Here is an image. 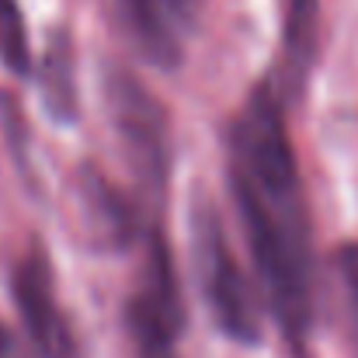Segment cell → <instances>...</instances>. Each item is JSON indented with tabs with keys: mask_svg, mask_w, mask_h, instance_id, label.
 <instances>
[{
	"mask_svg": "<svg viewBox=\"0 0 358 358\" xmlns=\"http://www.w3.org/2000/svg\"><path fill=\"white\" fill-rule=\"evenodd\" d=\"M77 185H80V195H84V213H87L91 234L101 240V243H122V240H129V234H132V213L125 209L119 192L94 167H84Z\"/></svg>",
	"mask_w": 358,
	"mask_h": 358,
	"instance_id": "7",
	"label": "cell"
},
{
	"mask_svg": "<svg viewBox=\"0 0 358 358\" xmlns=\"http://www.w3.org/2000/svg\"><path fill=\"white\" fill-rule=\"evenodd\" d=\"M192 261H195V278L216 327L240 345H257L261 303L254 296L250 278L240 268L237 254L227 243L220 216L209 206H199L192 220Z\"/></svg>",
	"mask_w": 358,
	"mask_h": 358,
	"instance_id": "2",
	"label": "cell"
},
{
	"mask_svg": "<svg viewBox=\"0 0 358 358\" xmlns=\"http://www.w3.org/2000/svg\"><path fill=\"white\" fill-rule=\"evenodd\" d=\"M320 0H285V66L292 87H299L317 59Z\"/></svg>",
	"mask_w": 358,
	"mask_h": 358,
	"instance_id": "8",
	"label": "cell"
},
{
	"mask_svg": "<svg viewBox=\"0 0 358 358\" xmlns=\"http://www.w3.org/2000/svg\"><path fill=\"white\" fill-rule=\"evenodd\" d=\"M129 338L136 358H178L185 331V303L174 275V257L164 237H150L139 285L129 299Z\"/></svg>",
	"mask_w": 358,
	"mask_h": 358,
	"instance_id": "3",
	"label": "cell"
},
{
	"mask_svg": "<svg viewBox=\"0 0 358 358\" xmlns=\"http://www.w3.org/2000/svg\"><path fill=\"white\" fill-rule=\"evenodd\" d=\"M42 98H45V108L56 115L59 122L77 119V87H73V52H70V42L66 35H59L49 52H45V63H42Z\"/></svg>",
	"mask_w": 358,
	"mask_h": 358,
	"instance_id": "9",
	"label": "cell"
},
{
	"mask_svg": "<svg viewBox=\"0 0 358 358\" xmlns=\"http://www.w3.org/2000/svg\"><path fill=\"white\" fill-rule=\"evenodd\" d=\"M0 358H14L10 355V334L0 327Z\"/></svg>",
	"mask_w": 358,
	"mask_h": 358,
	"instance_id": "12",
	"label": "cell"
},
{
	"mask_svg": "<svg viewBox=\"0 0 358 358\" xmlns=\"http://www.w3.org/2000/svg\"><path fill=\"white\" fill-rule=\"evenodd\" d=\"M14 303L24 320V331L42 358H77V341L66 324V313L56 299L52 264L42 247H28V254L14 268Z\"/></svg>",
	"mask_w": 358,
	"mask_h": 358,
	"instance_id": "5",
	"label": "cell"
},
{
	"mask_svg": "<svg viewBox=\"0 0 358 358\" xmlns=\"http://www.w3.org/2000/svg\"><path fill=\"white\" fill-rule=\"evenodd\" d=\"M338 275H341V285H345L348 317H352V327H355V338H358V243L355 240L338 250Z\"/></svg>",
	"mask_w": 358,
	"mask_h": 358,
	"instance_id": "11",
	"label": "cell"
},
{
	"mask_svg": "<svg viewBox=\"0 0 358 358\" xmlns=\"http://www.w3.org/2000/svg\"><path fill=\"white\" fill-rule=\"evenodd\" d=\"M125 10L139 49L153 63L174 66L181 56V31L192 24L199 0H125Z\"/></svg>",
	"mask_w": 358,
	"mask_h": 358,
	"instance_id": "6",
	"label": "cell"
},
{
	"mask_svg": "<svg viewBox=\"0 0 358 358\" xmlns=\"http://www.w3.org/2000/svg\"><path fill=\"white\" fill-rule=\"evenodd\" d=\"M230 185L264 296L292 341L313 320L310 220L285 115L268 84L254 87L230 129Z\"/></svg>",
	"mask_w": 358,
	"mask_h": 358,
	"instance_id": "1",
	"label": "cell"
},
{
	"mask_svg": "<svg viewBox=\"0 0 358 358\" xmlns=\"http://www.w3.org/2000/svg\"><path fill=\"white\" fill-rule=\"evenodd\" d=\"M0 63L17 77H24L31 70L28 31H24V17H21L17 0H0Z\"/></svg>",
	"mask_w": 358,
	"mask_h": 358,
	"instance_id": "10",
	"label": "cell"
},
{
	"mask_svg": "<svg viewBox=\"0 0 358 358\" xmlns=\"http://www.w3.org/2000/svg\"><path fill=\"white\" fill-rule=\"evenodd\" d=\"M112 115L119 125V139L132 171L139 174L143 188H164L167 178V119L157 98L129 73L115 70L108 84Z\"/></svg>",
	"mask_w": 358,
	"mask_h": 358,
	"instance_id": "4",
	"label": "cell"
}]
</instances>
